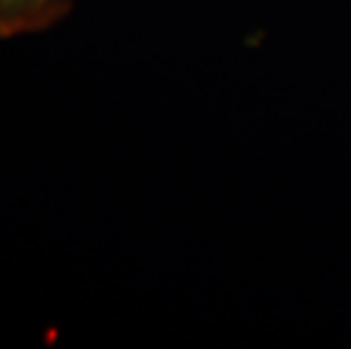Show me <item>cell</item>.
<instances>
[{"mask_svg": "<svg viewBox=\"0 0 351 349\" xmlns=\"http://www.w3.org/2000/svg\"><path fill=\"white\" fill-rule=\"evenodd\" d=\"M71 10V0H0V39L43 32Z\"/></svg>", "mask_w": 351, "mask_h": 349, "instance_id": "obj_1", "label": "cell"}]
</instances>
